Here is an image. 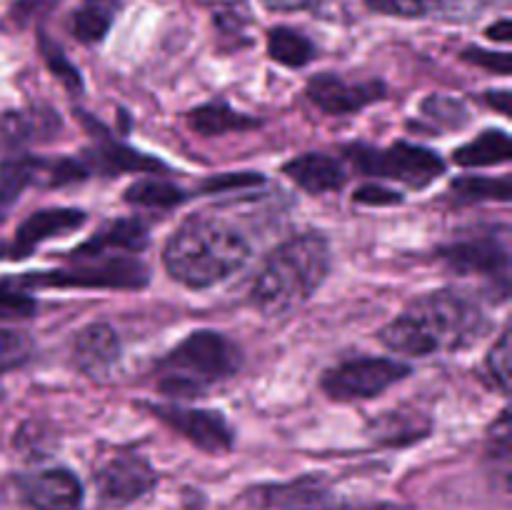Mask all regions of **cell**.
<instances>
[{"instance_id": "cell-11", "label": "cell", "mask_w": 512, "mask_h": 510, "mask_svg": "<svg viewBox=\"0 0 512 510\" xmlns=\"http://www.w3.org/2000/svg\"><path fill=\"white\" fill-rule=\"evenodd\" d=\"M308 98L315 108L328 115H353L383 100L385 85L380 80L348 83L333 73H320L308 83Z\"/></svg>"}, {"instance_id": "cell-42", "label": "cell", "mask_w": 512, "mask_h": 510, "mask_svg": "<svg viewBox=\"0 0 512 510\" xmlns=\"http://www.w3.org/2000/svg\"><path fill=\"white\" fill-rule=\"evenodd\" d=\"M338 510H405L400 505L393 503H368V505H348V508H338Z\"/></svg>"}, {"instance_id": "cell-17", "label": "cell", "mask_w": 512, "mask_h": 510, "mask_svg": "<svg viewBox=\"0 0 512 510\" xmlns=\"http://www.w3.org/2000/svg\"><path fill=\"white\" fill-rule=\"evenodd\" d=\"M60 128L55 110H3L0 113V150H13L38 138H50Z\"/></svg>"}, {"instance_id": "cell-29", "label": "cell", "mask_w": 512, "mask_h": 510, "mask_svg": "<svg viewBox=\"0 0 512 510\" xmlns=\"http://www.w3.org/2000/svg\"><path fill=\"white\" fill-rule=\"evenodd\" d=\"M38 45H40V55H43L45 65L50 68V73L70 90V93H83V78H80V70L65 58L63 48L55 43L50 35H45L43 30L38 33Z\"/></svg>"}, {"instance_id": "cell-28", "label": "cell", "mask_w": 512, "mask_h": 510, "mask_svg": "<svg viewBox=\"0 0 512 510\" xmlns=\"http://www.w3.org/2000/svg\"><path fill=\"white\" fill-rule=\"evenodd\" d=\"M268 503L275 510H338L323 490L315 485H293V488L270 490Z\"/></svg>"}, {"instance_id": "cell-21", "label": "cell", "mask_w": 512, "mask_h": 510, "mask_svg": "<svg viewBox=\"0 0 512 510\" xmlns=\"http://www.w3.org/2000/svg\"><path fill=\"white\" fill-rule=\"evenodd\" d=\"M188 123L200 135H223L255 128L258 120L245 113H238V110H233L225 103H205L200 108L190 110Z\"/></svg>"}, {"instance_id": "cell-32", "label": "cell", "mask_w": 512, "mask_h": 510, "mask_svg": "<svg viewBox=\"0 0 512 510\" xmlns=\"http://www.w3.org/2000/svg\"><path fill=\"white\" fill-rule=\"evenodd\" d=\"M423 115L440 128H463L470 120L465 105L455 98H445V95H430L423 103Z\"/></svg>"}, {"instance_id": "cell-27", "label": "cell", "mask_w": 512, "mask_h": 510, "mask_svg": "<svg viewBox=\"0 0 512 510\" xmlns=\"http://www.w3.org/2000/svg\"><path fill=\"white\" fill-rule=\"evenodd\" d=\"M455 200L460 203H480V200H498L508 203L512 195L510 178H483V175H463L450 185Z\"/></svg>"}, {"instance_id": "cell-25", "label": "cell", "mask_w": 512, "mask_h": 510, "mask_svg": "<svg viewBox=\"0 0 512 510\" xmlns=\"http://www.w3.org/2000/svg\"><path fill=\"white\" fill-rule=\"evenodd\" d=\"M28 185H35V158H10L0 165V218H5Z\"/></svg>"}, {"instance_id": "cell-38", "label": "cell", "mask_w": 512, "mask_h": 510, "mask_svg": "<svg viewBox=\"0 0 512 510\" xmlns=\"http://www.w3.org/2000/svg\"><path fill=\"white\" fill-rule=\"evenodd\" d=\"M263 183V178H260L258 173H235V175H220V178L215 180H208V183L203 185L208 193H218V190H235V188H245V185H258Z\"/></svg>"}, {"instance_id": "cell-8", "label": "cell", "mask_w": 512, "mask_h": 510, "mask_svg": "<svg viewBox=\"0 0 512 510\" xmlns=\"http://www.w3.org/2000/svg\"><path fill=\"white\" fill-rule=\"evenodd\" d=\"M450 270L460 275H478L498 285L500 295H508L510 288V248L505 235H480V238L453 243L440 250Z\"/></svg>"}, {"instance_id": "cell-2", "label": "cell", "mask_w": 512, "mask_h": 510, "mask_svg": "<svg viewBox=\"0 0 512 510\" xmlns=\"http://www.w3.org/2000/svg\"><path fill=\"white\" fill-rule=\"evenodd\" d=\"M250 260V243L228 220L215 215H193L165 245L163 263L170 278L185 288L203 290L223 283Z\"/></svg>"}, {"instance_id": "cell-36", "label": "cell", "mask_w": 512, "mask_h": 510, "mask_svg": "<svg viewBox=\"0 0 512 510\" xmlns=\"http://www.w3.org/2000/svg\"><path fill=\"white\" fill-rule=\"evenodd\" d=\"M58 3H63V0H15L13 8H10V18L18 25H28L38 15H45L58 8Z\"/></svg>"}, {"instance_id": "cell-7", "label": "cell", "mask_w": 512, "mask_h": 510, "mask_svg": "<svg viewBox=\"0 0 512 510\" xmlns=\"http://www.w3.org/2000/svg\"><path fill=\"white\" fill-rule=\"evenodd\" d=\"M410 375V365L395 358H353L325 370L323 390L333 400H368Z\"/></svg>"}, {"instance_id": "cell-22", "label": "cell", "mask_w": 512, "mask_h": 510, "mask_svg": "<svg viewBox=\"0 0 512 510\" xmlns=\"http://www.w3.org/2000/svg\"><path fill=\"white\" fill-rule=\"evenodd\" d=\"M512 158V140L505 130H485L473 143L455 150V163L463 168H483V165H500Z\"/></svg>"}, {"instance_id": "cell-13", "label": "cell", "mask_w": 512, "mask_h": 510, "mask_svg": "<svg viewBox=\"0 0 512 510\" xmlns=\"http://www.w3.org/2000/svg\"><path fill=\"white\" fill-rule=\"evenodd\" d=\"M20 493L33 510H75L83 500V485L70 470L50 468L25 475Z\"/></svg>"}, {"instance_id": "cell-12", "label": "cell", "mask_w": 512, "mask_h": 510, "mask_svg": "<svg viewBox=\"0 0 512 510\" xmlns=\"http://www.w3.org/2000/svg\"><path fill=\"white\" fill-rule=\"evenodd\" d=\"M88 215L83 210L75 208H50V210H38L30 218H25L23 223L15 230V238L8 248H3V258H28L38 245H43L45 240L60 238V235H68L73 230L83 228Z\"/></svg>"}, {"instance_id": "cell-34", "label": "cell", "mask_w": 512, "mask_h": 510, "mask_svg": "<svg viewBox=\"0 0 512 510\" xmlns=\"http://www.w3.org/2000/svg\"><path fill=\"white\" fill-rule=\"evenodd\" d=\"M30 343L18 330L0 328V370H8L13 365L23 363L28 358Z\"/></svg>"}, {"instance_id": "cell-10", "label": "cell", "mask_w": 512, "mask_h": 510, "mask_svg": "<svg viewBox=\"0 0 512 510\" xmlns=\"http://www.w3.org/2000/svg\"><path fill=\"white\" fill-rule=\"evenodd\" d=\"M155 470L135 453L113 455L95 473V485L105 503L128 505L155 488Z\"/></svg>"}, {"instance_id": "cell-33", "label": "cell", "mask_w": 512, "mask_h": 510, "mask_svg": "<svg viewBox=\"0 0 512 510\" xmlns=\"http://www.w3.org/2000/svg\"><path fill=\"white\" fill-rule=\"evenodd\" d=\"M510 343H512V333L510 328H505L503 333H500V338L493 343V348H490V355H488V370L503 393H508L510 388V355H512Z\"/></svg>"}, {"instance_id": "cell-40", "label": "cell", "mask_w": 512, "mask_h": 510, "mask_svg": "<svg viewBox=\"0 0 512 510\" xmlns=\"http://www.w3.org/2000/svg\"><path fill=\"white\" fill-rule=\"evenodd\" d=\"M490 40H498V43H510L512 38V20L510 18H500L493 28L485 30Z\"/></svg>"}, {"instance_id": "cell-26", "label": "cell", "mask_w": 512, "mask_h": 510, "mask_svg": "<svg viewBox=\"0 0 512 510\" xmlns=\"http://www.w3.org/2000/svg\"><path fill=\"white\" fill-rule=\"evenodd\" d=\"M373 13L390 15V18H433V15H450L458 0H363Z\"/></svg>"}, {"instance_id": "cell-23", "label": "cell", "mask_w": 512, "mask_h": 510, "mask_svg": "<svg viewBox=\"0 0 512 510\" xmlns=\"http://www.w3.org/2000/svg\"><path fill=\"white\" fill-rule=\"evenodd\" d=\"M268 55L285 68H303L315 58V45L300 30L278 25L268 33Z\"/></svg>"}, {"instance_id": "cell-31", "label": "cell", "mask_w": 512, "mask_h": 510, "mask_svg": "<svg viewBox=\"0 0 512 510\" xmlns=\"http://www.w3.org/2000/svg\"><path fill=\"white\" fill-rule=\"evenodd\" d=\"M35 300L20 278L0 280V318H30L35 313Z\"/></svg>"}, {"instance_id": "cell-20", "label": "cell", "mask_w": 512, "mask_h": 510, "mask_svg": "<svg viewBox=\"0 0 512 510\" xmlns=\"http://www.w3.org/2000/svg\"><path fill=\"white\" fill-rule=\"evenodd\" d=\"M430 433V420L415 410H388L370 423V438L383 445H408Z\"/></svg>"}, {"instance_id": "cell-3", "label": "cell", "mask_w": 512, "mask_h": 510, "mask_svg": "<svg viewBox=\"0 0 512 510\" xmlns=\"http://www.w3.org/2000/svg\"><path fill=\"white\" fill-rule=\"evenodd\" d=\"M330 273V245L323 235L305 233L270 253L255 278L250 298L260 313L280 318L308 303Z\"/></svg>"}, {"instance_id": "cell-35", "label": "cell", "mask_w": 512, "mask_h": 510, "mask_svg": "<svg viewBox=\"0 0 512 510\" xmlns=\"http://www.w3.org/2000/svg\"><path fill=\"white\" fill-rule=\"evenodd\" d=\"M460 58L468 60V63H473V65H480V68H485V70H493V73H498V75H510V70H512L510 53H495V50H483V48H478V45H473V48H465Z\"/></svg>"}, {"instance_id": "cell-14", "label": "cell", "mask_w": 512, "mask_h": 510, "mask_svg": "<svg viewBox=\"0 0 512 510\" xmlns=\"http://www.w3.org/2000/svg\"><path fill=\"white\" fill-rule=\"evenodd\" d=\"M120 360V340L105 323H90L75 335L73 363L90 378H105Z\"/></svg>"}, {"instance_id": "cell-18", "label": "cell", "mask_w": 512, "mask_h": 510, "mask_svg": "<svg viewBox=\"0 0 512 510\" xmlns=\"http://www.w3.org/2000/svg\"><path fill=\"white\" fill-rule=\"evenodd\" d=\"M283 173L298 188L313 195L340 190L345 183V170L340 168L338 160L323 153H305L300 158H293L290 163L283 165Z\"/></svg>"}, {"instance_id": "cell-1", "label": "cell", "mask_w": 512, "mask_h": 510, "mask_svg": "<svg viewBox=\"0 0 512 510\" xmlns=\"http://www.w3.org/2000/svg\"><path fill=\"white\" fill-rule=\"evenodd\" d=\"M490 330V320L475 300L455 290L420 295L393 323L380 330V340L398 355L425 358L473 348Z\"/></svg>"}, {"instance_id": "cell-39", "label": "cell", "mask_w": 512, "mask_h": 510, "mask_svg": "<svg viewBox=\"0 0 512 510\" xmlns=\"http://www.w3.org/2000/svg\"><path fill=\"white\" fill-rule=\"evenodd\" d=\"M333 0H260L265 10L273 13H300V10H320Z\"/></svg>"}, {"instance_id": "cell-30", "label": "cell", "mask_w": 512, "mask_h": 510, "mask_svg": "<svg viewBox=\"0 0 512 510\" xmlns=\"http://www.w3.org/2000/svg\"><path fill=\"white\" fill-rule=\"evenodd\" d=\"M510 413L503 410L500 418L495 420V425L490 428V438H488V460L493 463L495 473L503 478V483H508L510 478Z\"/></svg>"}, {"instance_id": "cell-15", "label": "cell", "mask_w": 512, "mask_h": 510, "mask_svg": "<svg viewBox=\"0 0 512 510\" xmlns=\"http://www.w3.org/2000/svg\"><path fill=\"white\" fill-rule=\"evenodd\" d=\"M88 173L98 175H120V173H165L168 165L158 158L140 153V150L128 148L123 143L103 138L98 145L85 150L83 158Z\"/></svg>"}, {"instance_id": "cell-41", "label": "cell", "mask_w": 512, "mask_h": 510, "mask_svg": "<svg viewBox=\"0 0 512 510\" xmlns=\"http://www.w3.org/2000/svg\"><path fill=\"white\" fill-rule=\"evenodd\" d=\"M488 95H490L488 103L493 105V108H498L503 115L510 113V98H512V95L508 93V90H498V93H488Z\"/></svg>"}, {"instance_id": "cell-16", "label": "cell", "mask_w": 512, "mask_h": 510, "mask_svg": "<svg viewBox=\"0 0 512 510\" xmlns=\"http://www.w3.org/2000/svg\"><path fill=\"white\" fill-rule=\"evenodd\" d=\"M148 245V228L140 220L125 218L105 225L93 235L88 243L73 250V260L88 258H110V255H135Z\"/></svg>"}, {"instance_id": "cell-4", "label": "cell", "mask_w": 512, "mask_h": 510, "mask_svg": "<svg viewBox=\"0 0 512 510\" xmlns=\"http://www.w3.org/2000/svg\"><path fill=\"white\" fill-rule=\"evenodd\" d=\"M238 345L215 330H195L158 363L160 390L173 398H198L210 385L240 370Z\"/></svg>"}, {"instance_id": "cell-9", "label": "cell", "mask_w": 512, "mask_h": 510, "mask_svg": "<svg viewBox=\"0 0 512 510\" xmlns=\"http://www.w3.org/2000/svg\"><path fill=\"white\" fill-rule=\"evenodd\" d=\"M150 413L168 428L188 438L195 448L210 455H223L233 448V428L215 410L180 408V405H153Z\"/></svg>"}, {"instance_id": "cell-19", "label": "cell", "mask_w": 512, "mask_h": 510, "mask_svg": "<svg viewBox=\"0 0 512 510\" xmlns=\"http://www.w3.org/2000/svg\"><path fill=\"white\" fill-rule=\"evenodd\" d=\"M123 10V0H80L70 18V33L85 45L103 43Z\"/></svg>"}, {"instance_id": "cell-24", "label": "cell", "mask_w": 512, "mask_h": 510, "mask_svg": "<svg viewBox=\"0 0 512 510\" xmlns=\"http://www.w3.org/2000/svg\"><path fill=\"white\" fill-rule=\"evenodd\" d=\"M188 198L185 190H180L178 185L168 183V180L158 178H145L138 180V183L130 185L125 190V203L135 205V208L145 210H170L175 205H180Z\"/></svg>"}, {"instance_id": "cell-5", "label": "cell", "mask_w": 512, "mask_h": 510, "mask_svg": "<svg viewBox=\"0 0 512 510\" xmlns=\"http://www.w3.org/2000/svg\"><path fill=\"white\" fill-rule=\"evenodd\" d=\"M25 288H95V290H140L148 285V268L133 255L75 260V265L48 273L18 275Z\"/></svg>"}, {"instance_id": "cell-37", "label": "cell", "mask_w": 512, "mask_h": 510, "mask_svg": "<svg viewBox=\"0 0 512 510\" xmlns=\"http://www.w3.org/2000/svg\"><path fill=\"white\" fill-rule=\"evenodd\" d=\"M355 203H363V205H393L400 203V193L390 188H380V185H363V188L355 190Z\"/></svg>"}, {"instance_id": "cell-6", "label": "cell", "mask_w": 512, "mask_h": 510, "mask_svg": "<svg viewBox=\"0 0 512 510\" xmlns=\"http://www.w3.org/2000/svg\"><path fill=\"white\" fill-rule=\"evenodd\" d=\"M350 163L365 175L395 180L413 190L428 188L433 180L445 173V163L435 150L423 145L395 143L390 148H370V145H350Z\"/></svg>"}]
</instances>
